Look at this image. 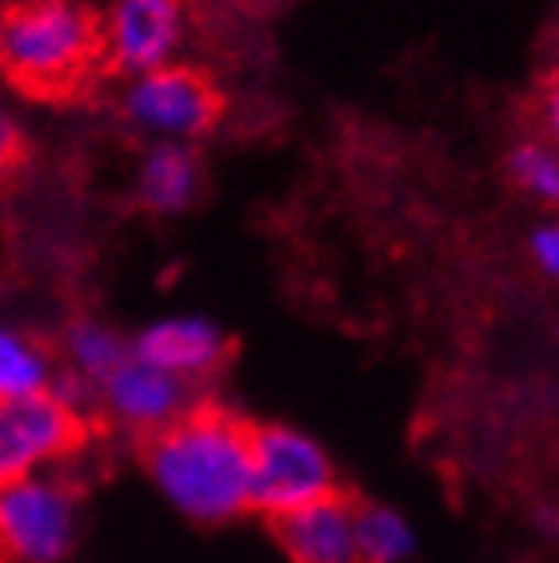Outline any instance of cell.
<instances>
[{
  "instance_id": "cell-13",
  "label": "cell",
  "mask_w": 559,
  "mask_h": 563,
  "mask_svg": "<svg viewBox=\"0 0 559 563\" xmlns=\"http://www.w3.org/2000/svg\"><path fill=\"white\" fill-rule=\"evenodd\" d=\"M56 356L33 332L0 320V400H33L53 388Z\"/></svg>"
},
{
  "instance_id": "cell-1",
  "label": "cell",
  "mask_w": 559,
  "mask_h": 563,
  "mask_svg": "<svg viewBox=\"0 0 559 563\" xmlns=\"http://www.w3.org/2000/svg\"><path fill=\"white\" fill-rule=\"evenodd\" d=\"M144 472L176 516L232 523L252 511V423L228 408H193L144 440Z\"/></svg>"
},
{
  "instance_id": "cell-2",
  "label": "cell",
  "mask_w": 559,
  "mask_h": 563,
  "mask_svg": "<svg viewBox=\"0 0 559 563\" xmlns=\"http://www.w3.org/2000/svg\"><path fill=\"white\" fill-rule=\"evenodd\" d=\"M105 56L85 0H17L0 9V76L29 97H65Z\"/></svg>"
},
{
  "instance_id": "cell-6",
  "label": "cell",
  "mask_w": 559,
  "mask_h": 563,
  "mask_svg": "<svg viewBox=\"0 0 559 563\" xmlns=\"http://www.w3.org/2000/svg\"><path fill=\"white\" fill-rule=\"evenodd\" d=\"M85 435L88 420L65 408L53 391L33 400H0V488L61 472L80 452Z\"/></svg>"
},
{
  "instance_id": "cell-10",
  "label": "cell",
  "mask_w": 559,
  "mask_h": 563,
  "mask_svg": "<svg viewBox=\"0 0 559 563\" xmlns=\"http://www.w3.org/2000/svg\"><path fill=\"white\" fill-rule=\"evenodd\" d=\"M272 531L292 563H355V504L340 492L272 520Z\"/></svg>"
},
{
  "instance_id": "cell-4",
  "label": "cell",
  "mask_w": 559,
  "mask_h": 563,
  "mask_svg": "<svg viewBox=\"0 0 559 563\" xmlns=\"http://www.w3.org/2000/svg\"><path fill=\"white\" fill-rule=\"evenodd\" d=\"M336 496V464L316 435L292 423L252 428V511L284 520Z\"/></svg>"
},
{
  "instance_id": "cell-19",
  "label": "cell",
  "mask_w": 559,
  "mask_h": 563,
  "mask_svg": "<svg viewBox=\"0 0 559 563\" xmlns=\"http://www.w3.org/2000/svg\"><path fill=\"white\" fill-rule=\"evenodd\" d=\"M536 528L544 531V536H559V508H539Z\"/></svg>"
},
{
  "instance_id": "cell-8",
  "label": "cell",
  "mask_w": 559,
  "mask_h": 563,
  "mask_svg": "<svg viewBox=\"0 0 559 563\" xmlns=\"http://www.w3.org/2000/svg\"><path fill=\"white\" fill-rule=\"evenodd\" d=\"M97 408L117 428L152 440V435L173 428L176 420H184L200 404H196V384L176 379L168 372L144 364V360L129 356L97 388Z\"/></svg>"
},
{
  "instance_id": "cell-14",
  "label": "cell",
  "mask_w": 559,
  "mask_h": 563,
  "mask_svg": "<svg viewBox=\"0 0 559 563\" xmlns=\"http://www.w3.org/2000/svg\"><path fill=\"white\" fill-rule=\"evenodd\" d=\"M419 552L416 523L387 504H355V563H408Z\"/></svg>"
},
{
  "instance_id": "cell-17",
  "label": "cell",
  "mask_w": 559,
  "mask_h": 563,
  "mask_svg": "<svg viewBox=\"0 0 559 563\" xmlns=\"http://www.w3.org/2000/svg\"><path fill=\"white\" fill-rule=\"evenodd\" d=\"M24 156V129L17 112L0 100V176H9Z\"/></svg>"
},
{
  "instance_id": "cell-12",
  "label": "cell",
  "mask_w": 559,
  "mask_h": 563,
  "mask_svg": "<svg viewBox=\"0 0 559 563\" xmlns=\"http://www.w3.org/2000/svg\"><path fill=\"white\" fill-rule=\"evenodd\" d=\"M132 356V344L120 336L117 328L92 316H80L65 328L61 336V368L73 372L76 379H85L88 388L97 391L112 372Z\"/></svg>"
},
{
  "instance_id": "cell-18",
  "label": "cell",
  "mask_w": 559,
  "mask_h": 563,
  "mask_svg": "<svg viewBox=\"0 0 559 563\" xmlns=\"http://www.w3.org/2000/svg\"><path fill=\"white\" fill-rule=\"evenodd\" d=\"M544 117H548V129L556 132V141H559V85H551L548 97H544Z\"/></svg>"
},
{
  "instance_id": "cell-5",
  "label": "cell",
  "mask_w": 559,
  "mask_h": 563,
  "mask_svg": "<svg viewBox=\"0 0 559 563\" xmlns=\"http://www.w3.org/2000/svg\"><path fill=\"white\" fill-rule=\"evenodd\" d=\"M120 112L132 129L152 136V141L193 144L205 141L220 124L224 100H220V88L200 68L168 65L129 80L124 97H120Z\"/></svg>"
},
{
  "instance_id": "cell-16",
  "label": "cell",
  "mask_w": 559,
  "mask_h": 563,
  "mask_svg": "<svg viewBox=\"0 0 559 563\" xmlns=\"http://www.w3.org/2000/svg\"><path fill=\"white\" fill-rule=\"evenodd\" d=\"M527 256H531V264H536L544 280L559 284V217L544 220V224L527 232Z\"/></svg>"
},
{
  "instance_id": "cell-3",
  "label": "cell",
  "mask_w": 559,
  "mask_h": 563,
  "mask_svg": "<svg viewBox=\"0 0 559 563\" xmlns=\"http://www.w3.org/2000/svg\"><path fill=\"white\" fill-rule=\"evenodd\" d=\"M85 528V499L65 472L0 488V563H68Z\"/></svg>"
},
{
  "instance_id": "cell-7",
  "label": "cell",
  "mask_w": 559,
  "mask_h": 563,
  "mask_svg": "<svg viewBox=\"0 0 559 563\" xmlns=\"http://www.w3.org/2000/svg\"><path fill=\"white\" fill-rule=\"evenodd\" d=\"M100 41L112 73L136 76L168 68L184 44L180 0H112L100 16Z\"/></svg>"
},
{
  "instance_id": "cell-11",
  "label": "cell",
  "mask_w": 559,
  "mask_h": 563,
  "mask_svg": "<svg viewBox=\"0 0 559 563\" xmlns=\"http://www.w3.org/2000/svg\"><path fill=\"white\" fill-rule=\"evenodd\" d=\"M200 185H205V168L193 144L152 141L132 176V196L152 217H180L196 205Z\"/></svg>"
},
{
  "instance_id": "cell-15",
  "label": "cell",
  "mask_w": 559,
  "mask_h": 563,
  "mask_svg": "<svg viewBox=\"0 0 559 563\" xmlns=\"http://www.w3.org/2000/svg\"><path fill=\"white\" fill-rule=\"evenodd\" d=\"M507 180L544 208H559V148L544 141H519L504 156Z\"/></svg>"
},
{
  "instance_id": "cell-9",
  "label": "cell",
  "mask_w": 559,
  "mask_h": 563,
  "mask_svg": "<svg viewBox=\"0 0 559 563\" xmlns=\"http://www.w3.org/2000/svg\"><path fill=\"white\" fill-rule=\"evenodd\" d=\"M129 344L136 360L176 379H188V384L212 376L228 356V332L216 320L196 312L161 316V320L140 328Z\"/></svg>"
}]
</instances>
